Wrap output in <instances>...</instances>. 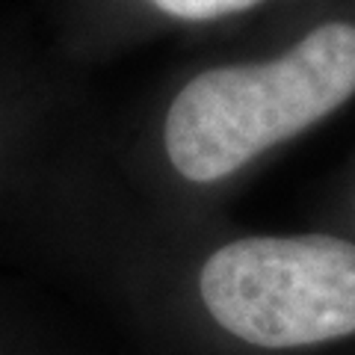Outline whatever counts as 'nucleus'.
Here are the masks:
<instances>
[{
    "mask_svg": "<svg viewBox=\"0 0 355 355\" xmlns=\"http://www.w3.org/2000/svg\"><path fill=\"white\" fill-rule=\"evenodd\" d=\"M151 3L184 21H210L219 15L243 12V9L261 3V0H151Z\"/></svg>",
    "mask_w": 355,
    "mask_h": 355,
    "instance_id": "3",
    "label": "nucleus"
},
{
    "mask_svg": "<svg viewBox=\"0 0 355 355\" xmlns=\"http://www.w3.org/2000/svg\"><path fill=\"white\" fill-rule=\"evenodd\" d=\"M198 287L210 317L252 347H311L355 331V246L338 237L234 240L205 261Z\"/></svg>",
    "mask_w": 355,
    "mask_h": 355,
    "instance_id": "2",
    "label": "nucleus"
},
{
    "mask_svg": "<svg viewBox=\"0 0 355 355\" xmlns=\"http://www.w3.org/2000/svg\"><path fill=\"white\" fill-rule=\"evenodd\" d=\"M352 95L355 27L329 21L275 60L193 77L166 116V154L187 181H219Z\"/></svg>",
    "mask_w": 355,
    "mask_h": 355,
    "instance_id": "1",
    "label": "nucleus"
}]
</instances>
